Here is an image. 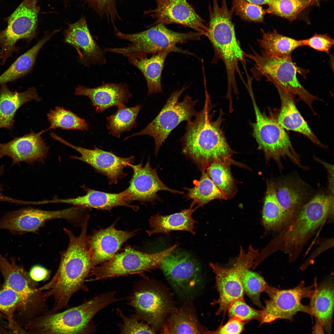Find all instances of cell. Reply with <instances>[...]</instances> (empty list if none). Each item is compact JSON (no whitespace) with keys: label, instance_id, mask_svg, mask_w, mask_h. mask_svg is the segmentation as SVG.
Returning <instances> with one entry per match:
<instances>
[{"label":"cell","instance_id":"6da1fadb","mask_svg":"<svg viewBox=\"0 0 334 334\" xmlns=\"http://www.w3.org/2000/svg\"><path fill=\"white\" fill-rule=\"evenodd\" d=\"M212 108L206 92L203 109L195 118L187 122L186 132L181 139L183 153L194 161L201 171L215 161L242 166L231 158L234 152L229 145L221 128V113L213 120Z\"/></svg>","mask_w":334,"mask_h":334},{"label":"cell","instance_id":"7a4b0ae2","mask_svg":"<svg viewBox=\"0 0 334 334\" xmlns=\"http://www.w3.org/2000/svg\"><path fill=\"white\" fill-rule=\"evenodd\" d=\"M333 195L318 194L302 206L284 229L264 247L266 257L279 250L295 260L308 241L326 220L333 217Z\"/></svg>","mask_w":334,"mask_h":334},{"label":"cell","instance_id":"3957f363","mask_svg":"<svg viewBox=\"0 0 334 334\" xmlns=\"http://www.w3.org/2000/svg\"><path fill=\"white\" fill-rule=\"evenodd\" d=\"M89 251L85 246L73 243L61 252L59 264L49 282L39 288L48 298L52 296L54 304L48 312L60 311L67 306L73 295L79 290L88 291L85 282L92 268Z\"/></svg>","mask_w":334,"mask_h":334},{"label":"cell","instance_id":"277c9868","mask_svg":"<svg viewBox=\"0 0 334 334\" xmlns=\"http://www.w3.org/2000/svg\"><path fill=\"white\" fill-rule=\"evenodd\" d=\"M213 6L209 4V20L205 35L212 44L214 52L212 62L219 60L224 62L226 72L228 92L232 88L237 92L235 74L241 76L238 67L240 62H245L247 54L242 49L236 35L235 25L232 20L233 8L229 9L227 0H212Z\"/></svg>","mask_w":334,"mask_h":334},{"label":"cell","instance_id":"5b68a950","mask_svg":"<svg viewBox=\"0 0 334 334\" xmlns=\"http://www.w3.org/2000/svg\"><path fill=\"white\" fill-rule=\"evenodd\" d=\"M116 291L104 293L78 306L64 311L46 313L25 325L31 333L89 334L96 327L92 321L100 311L122 299L116 298Z\"/></svg>","mask_w":334,"mask_h":334},{"label":"cell","instance_id":"8992f818","mask_svg":"<svg viewBox=\"0 0 334 334\" xmlns=\"http://www.w3.org/2000/svg\"><path fill=\"white\" fill-rule=\"evenodd\" d=\"M149 28L146 30L132 33H124L119 30L116 32V36L119 38L129 41L131 43L123 47L105 48V51L137 59L147 57L148 54H154L167 50L194 55L188 51L178 47L177 45L189 41L200 40L203 35L196 32L186 33L175 32L168 28L162 23Z\"/></svg>","mask_w":334,"mask_h":334},{"label":"cell","instance_id":"52a82bcc","mask_svg":"<svg viewBox=\"0 0 334 334\" xmlns=\"http://www.w3.org/2000/svg\"><path fill=\"white\" fill-rule=\"evenodd\" d=\"M128 300L136 317L156 332L160 330L167 317L176 308L168 290L158 282L147 278L135 282Z\"/></svg>","mask_w":334,"mask_h":334},{"label":"cell","instance_id":"ba28073f","mask_svg":"<svg viewBox=\"0 0 334 334\" xmlns=\"http://www.w3.org/2000/svg\"><path fill=\"white\" fill-rule=\"evenodd\" d=\"M255 110L256 121L252 124L253 135L262 150L267 161L272 159L280 170L283 166L281 158H288L294 164L305 170L300 156L293 148L287 133L273 116L262 113L256 103L252 91L249 92Z\"/></svg>","mask_w":334,"mask_h":334},{"label":"cell","instance_id":"9c48e42d","mask_svg":"<svg viewBox=\"0 0 334 334\" xmlns=\"http://www.w3.org/2000/svg\"><path fill=\"white\" fill-rule=\"evenodd\" d=\"M0 271L4 280V286L14 290L21 300L20 315L24 319L25 324L49 311L48 298L45 292L36 287L37 281L32 280L29 273L14 260L10 262L0 252Z\"/></svg>","mask_w":334,"mask_h":334},{"label":"cell","instance_id":"30bf717a","mask_svg":"<svg viewBox=\"0 0 334 334\" xmlns=\"http://www.w3.org/2000/svg\"><path fill=\"white\" fill-rule=\"evenodd\" d=\"M187 88L185 85L173 92L156 118L144 129L126 137L124 141L135 136H151L154 140L156 155L160 147L172 131L182 122L191 121L192 118L196 117L199 113L195 108L198 100L193 101L191 97L186 95L183 101H179L180 96Z\"/></svg>","mask_w":334,"mask_h":334},{"label":"cell","instance_id":"8fae6325","mask_svg":"<svg viewBox=\"0 0 334 334\" xmlns=\"http://www.w3.org/2000/svg\"><path fill=\"white\" fill-rule=\"evenodd\" d=\"M247 57L254 61L255 65L253 71L259 77L264 76L267 80L276 83L286 91L298 96L312 110V104L317 97L307 91L298 80L297 74L298 73L304 78L309 71L297 66L292 58L270 57L261 53L254 52Z\"/></svg>","mask_w":334,"mask_h":334},{"label":"cell","instance_id":"7c38bea8","mask_svg":"<svg viewBox=\"0 0 334 334\" xmlns=\"http://www.w3.org/2000/svg\"><path fill=\"white\" fill-rule=\"evenodd\" d=\"M178 245L152 254L137 251L130 246L116 254L109 260L93 268L89 277L91 280H99L133 274H141L159 267V263Z\"/></svg>","mask_w":334,"mask_h":334},{"label":"cell","instance_id":"4fadbf2b","mask_svg":"<svg viewBox=\"0 0 334 334\" xmlns=\"http://www.w3.org/2000/svg\"><path fill=\"white\" fill-rule=\"evenodd\" d=\"M259 250L250 245L247 252L240 246L239 255L233 267L223 268L210 262L209 265L215 275L216 289L219 298L212 302V305L218 304L219 307L216 314H224L230 303L234 300L243 298L244 291L243 279L246 272L253 267L258 256Z\"/></svg>","mask_w":334,"mask_h":334},{"label":"cell","instance_id":"5bb4252c","mask_svg":"<svg viewBox=\"0 0 334 334\" xmlns=\"http://www.w3.org/2000/svg\"><path fill=\"white\" fill-rule=\"evenodd\" d=\"M38 0H23L7 18V26L0 31V61L4 65L14 53H19L16 43L20 40L30 42L37 36Z\"/></svg>","mask_w":334,"mask_h":334},{"label":"cell","instance_id":"9a60e30c","mask_svg":"<svg viewBox=\"0 0 334 334\" xmlns=\"http://www.w3.org/2000/svg\"><path fill=\"white\" fill-rule=\"evenodd\" d=\"M174 250L159 267L177 294L186 301L191 300L202 288L201 268L190 255Z\"/></svg>","mask_w":334,"mask_h":334},{"label":"cell","instance_id":"2e32d148","mask_svg":"<svg viewBox=\"0 0 334 334\" xmlns=\"http://www.w3.org/2000/svg\"><path fill=\"white\" fill-rule=\"evenodd\" d=\"M87 209L74 206L56 211H45L28 207L9 212L6 219L10 231L14 234L35 232L47 221L55 219L67 220L75 226L81 227L89 218Z\"/></svg>","mask_w":334,"mask_h":334},{"label":"cell","instance_id":"e0dca14e","mask_svg":"<svg viewBox=\"0 0 334 334\" xmlns=\"http://www.w3.org/2000/svg\"><path fill=\"white\" fill-rule=\"evenodd\" d=\"M316 287L315 284L306 286L303 281L289 289L281 290L269 285L265 292L270 298L265 300V307L261 310L260 324L270 323L278 319L292 320L299 312L311 315L310 307L302 304L301 301L304 298H310Z\"/></svg>","mask_w":334,"mask_h":334},{"label":"cell","instance_id":"ac0fdd59","mask_svg":"<svg viewBox=\"0 0 334 334\" xmlns=\"http://www.w3.org/2000/svg\"><path fill=\"white\" fill-rule=\"evenodd\" d=\"M52 137L55 140L75 149L81 154L80 156H71V158L83 161L91 165L97 172L106 176L110 184H116L125 177L124 168L132 164L134 156L127 158L118 156L112 152L105 151L96 147L92 149L76 146L66 141L54 133Z\"/></svg>","mask_w":334,"mask_h":334},{"label":"cell","instance_id":"d6986e66","mask_svg":"<svg viewBox=\"0 0 334 334\" xmlns=\"http://www.w3.org/2000/svg\"><path fill=\"white\" fill-rule=\"evenodd\" d=\"M156 8L144 11L156 20L148 27L157 24H176L191 28L205 35L208 30L205 20L195 11L187 0H156Z\"/></svg>","mask_w":334,"mask_h":334},{"label":"cell","instance_id":"ffe728a7","mask_svg":"<svg viewBox=\"0 0 334 334\" xmlns=\"http://www.w3.org/2000/svg\"><path fill=\"white\" fill-rule=\"evenodd\" d=\"M133 170L129 186L126 189L129 201L152 202L158 199L157 193L161 191L173 193L182 194L183 192L170 188L158 177L156 169H152L148 160L143 167L142 161L139 164L129 165Z\"/></svg>","mask_w":334,"mask_h":334},{"label":"cell","instance_id":"44dd1931","mask_svg":"<svg viewBox=\"0 0 334 334\" xmlns=\"http://www.w3.org/2000/svg\"><path fill=\"white\" fill-rule=\"evenodd\" d=\"M48 129L36 133L32 131L23 136L15 138L6 143H0V158L11 157L12 166L21 162L32 164L36 161L43 162L47 158L49 148L41 135Z\"/></svg>","mask_w":334,"mask_h":334},{"label":"cell","instance_id":"7402d4cb","mask_svg":"<svg viewBox=\"0 0 334 334\" xmlns=\"http://www.w3.org/2000/svg\"><path fill=\"white\" fill-rule=\"evenodd\" d=\"M64 35V42L75 49L79 62L82 64L89 67L91 65L102 66L106 63L105 52L93 39L84 17L69 24Z\"/></svg>","mask_w":334,"mask_h":334},{"label":"cell","instance_id":"603a6c76","mask_svg":"<svg viewBox=\"0 0 334 334\" xmlns=\"http://www.w3.org/2000/svg\"><path fill=\"white\" fill-rule=\"evenodd\" d=\"M116 223L115 222L107 228L97 230L88 236L93 268L113 258L122 245L138 231L118 230L115 227Z\"/></svg>","mask_w":334,"mask_h":334},{"label":"cell","instance_id":"cb8c5ba5","mask_svg":"<svg viewBox=\"0 0 334 334\" xmlns=\"http://www.w3.org/2000/svg\"><path fill=\"white\" fill-rule=\"evenodd\" d=\"M75 95L85 96L91 100L96 111L101 113L110 107L124 104L132 96L126 83H105L102 81L97 87L90 88L79 85Z\"/></svg>","mask_w":334,"mask_h":334},{"label":"cell","instance_id":"d4e9b609","mask_svg":"<svg viewBox=\"0 0 334 334\" xmlns=\"http://www.w3.org/2000/svg\"><path fill=\"white\" fill-rule=\"evenodd\" d=\"M273 84L277 89L281 101L279 111L275 118L278 123L285 129L299 132L317 145L326 147L316 137L298 110L293 97L294 95L279 84Z\"/></svg>","mask_w":334,"mask_h":334},{"label":"cell","instance_id":"484cf974","mask_svg":"<svg viewBox=\"0 0 334 334\" xmlns=\"http://www.w3.org/2000/svg\"><path fill=\"white\" fill-rule=\"evenodd\" d=\"M208 331L199 321L191 300L169 314L160 330L161 334H207Z\"/></svg>","mask_w":334,"mask_h":334},{"label":"cell","instance_id":"4316f807","mask_svg":"<svg viewBox=\"0 0 334 334\" xmlns=\"http://www.w3.org/2000/svg\"><path fill=\"white\" fill-rule=\"evenodd\" d=\"M6 84L0 85V129L12 130L14 117L18 109L32 100L40 101L42 99L34 87L21 92L10 90Z\"/></svg>","mask_w":334,"mask_h":334},{"label":"cell","instance_id":"83f0119b","mask_svg":"<svg viewBox=\"0 0 334 334\" xmlns=\"http://www.w3.org/2000/svg\"><path fill=\"white\" fill-rule=\"evenodd\" d=\"M193 207L191 205L188 209L169 215L162 216L158 213L152 216L149 220L152 229L147 230V233L149 236L157 233L168 235L172 231L180 230L187 231L194 235L195 224L196 222L192 215L198 208Z\"/></svg>","mask_w":334,"mask_h":334},{"label":"cell","instance_id":"f1b7e54d","mask_svg":"<svg viewBox=\"0 0 334 334\" xmlns=\"http://www.w3.org/2000/svg\"><path fill=\"white\" fill-rule=\"evenodd\" d=\"M334 286L331 280L326 281L316 287L310 298L311 315L316 318V327H323L331 332L334 309Z\"/></svg>","mask_w":334,"mask_h":334},{"label":"cell","instance_id":"f546056e","mask_svg":"<svg viewBox=\"0 0 334 334\" xmlns=\"http://www.w3.org/2000/svg\"><path fill=\"white\" fill-rule=\"evenodd\" d=\"M173 52L167 50L153 54L151 57L137 59L127 57L129 62L139 69L146 81L148 94L162 92L161 77L165 59L168 55Z\"/></svg>","mask_w":334,"mask_h":334},{"label":"cell","instance_id":"4dcf8cb0","mask_svg":"<svg viewBox=\"0 0 334 334\" xmlns=\"http://www.w3.org/2000/svg\"><path fill=\"white\" fill-rule=\"evenodd\" d=\"M86 194L79 196V206L86 208H94L101 210H109L118 206L129 207L137 210L138 207L130 204L126 190L118 193H111L91 189L84 186Z\"/></svg>","mask_w":334,"mask_h":334},{"label":"cell","instance_id":"1f68e13d","mask_svg":"<svg viewBox=\"0 0 334 334\" xmlns=\"http://www.w3.org/2000/svg\"><path fill=\"white\" fill-rule=\"evenodd\" d=\"M262 37L258 40L261 53L279 58H292L291 54L297 48L304 46L302 40H298L278 33L276 29L265 32L261 29Z\"/></svg>","mask_w":334,"mask_h":334},{"label":"cell","instance_id":"d6a6232c","mask_svg":"<svg viewBox=\"0 0 334 334\" xmlns=\"http://www.w3.org/2000/svg\"><path fill=\"white\" fill-rule=\"evenodd\" d=\"M278 201L291 219L296 214L307 196L303 187L297 182L286 179L275 184Z\"/></svg>","mask_w":334,"mask_h":334},{"label":"cell","instance_id":"836d02e7","mask_svg":"<svg viewBox=\"0 0 334 334\" xmlns=\"http://www.w3.org/2000/svg\"><path fill=\"white\" fill-rule=\"evenodd\" d=\"M57 32L55 30L46 34L31 49L17 58L0 75V85L13 82L28 74L33 68L40 49Z\"/></svg>","mask_w":334,"mask_h":334},{"label":"cell","instance_id":"e575fe53","mask_svg":"<svg viewBox=\"0 0 334 334\" xmlns=\"http://www.w3.org/2000/svg\"><path fill=\"white\" fill-rule=\"evenodd\" d=\"M290 220L278 201L274 183L268 180L262 212L264 227L268 230H277L284 227Z\"/></svg>","mask_w":334,"mask_h":334},{"label":"cell","instance_id":"d590c367","mask_svg":"<svg viewBox=\"0 0 334 334\" xmlns=\"http://www.w3.org/2000/svg\"><path fill=\"white\" fill-rule=\"evenodd\" d=\"M202 171L200 179L193 182L194 186L185 188L187 191L186 198L192 200L191 205L194 207L196 205L198 208L215 199H228L226 195L221 191L210 179L206 170Z\"/></svg>","mask_w":334,"mask_h":334},{"label":"cell","instance_id":"8d00e7d4","mask_svg":"<svg viewBox=\"0 0 334 334\" xmlns=\"http://www.w3.org/2000/svg\"><path fill=\"white\" fill-rule=\"evenodd\" d=\"M117 107L116 112L107 117L106 127L109 134L119 138L122 134L131 131L137 126V118L142 105H137L128 107L124 104H120Z\"/></svg>","mask_w":334,"mask_h":334},{"label":"cell","instance_id":"74e56055","mask_svg":"<svg viewBox=\"0 0 334 334\" xmlns=\"http://www.w3.org/2000/svg\"><path fill=\"white\" fill-rule=\"evenodd\" d=\"M47 116L50 124V126L48 129V130L58 128L64 130L82 131H87L89 129V125L84 119L62 107L57 106L54 110H50Z\"/></svg>","mask_w":334,"mask_h":334},{"label":"cell","instance_id":"f35d334b","mask_svg":"<svg viewBox=\"0 0 334 334\" xmlns=\"http://www.w3.org/2000/svg\"><path fill=\"white\" fill-rule=\"evenodd\" d=\"M230 165L220 161L210 164L206 172L216 185L228 197L232 198L237 191L235 181L230 170Z\"/></svg>","mask_w":334,"mask_h":334},{"label":"cell","instance_id":"ab89813d","mask_svg":"<svg viewBox=\"0 0 334 334\" xmlns=\"http://www.w3.org/2000/svg\"><path fill=\"white\" fill-rule=\"evenodd\" d=\"M318 0H273L268 4L267 13L294 20L306 8L316 4Z\"/></svg>","mask_w":334,"mask_h":334},{"label":"cell","instance_id":"60d3db41","mask_svg":"<svg viewBox=\"0 0 334 334\" xmlns=\"http://www.w3.org/2000/svg\"><path fill=\"white\" fill-rule=\"evenodd\" d=\"M244 293L255 305L261 307L260 295L266 292L269 285L263 277L258 273L249 270L246 272L243 279Z\"/></svg>","mask_w":334,"mask_h":334},{"label":"cell","instance_id":"b9f144b4","mask_svg":"<svg viewBox=\"0 0 334 334\" xmlns=\"http://www.w3.org/2000/svg\"><path fill=\"white\" fill-rule=\"evenodd\" d=\"M233 13L245 21L255 23L264 22L266 10L260 5L245 0H232Z\"/></svg>","mask_w":334,"mask_h":334},{"label":"cell","instance_id":"7bdbcfd3","mask_svg":"<svg viewBox=\"0 0 334 334\" xmlns=\"http://www.w3.org/2000/svg\"><path fill=\"white\" fill-rule=\"evenodd\" d=\"M22 307V302L19 295L10 288L3 286L0 290V312L7 317L10 328L14 325L15 311L18 309L20 311Z\"/></svg>","mask_w":334,"mask_h":334},{"label":"cell","instance_id":"ee69618b","mask_svg":"<svg viewBox=\"0 0 334 334\" xmlns=\"http://www.w3.org/2000/svg\"><path fill=\"white\" fill-rule=\"evenodd\" d=\"M99 16L104 18L113 28H116V23L122 19L118 11L117 2L120 0H84Z\"/></svg>","mask_w":334,"mask_h":334},{"label":"cell","instance_id":"f6af8a7d","mask_svg":"<svg viewBox=\"0 0 334 334\" xmlns=\"http://www.w3.org/2000/svg\"><path fill=\"white\" fill-rule=\"evenodd\" d=\"M117 314L122 319V322L118 324L121 334H155L156 331L150 325L139 320L135 315L130 317L125 315L122 310H117Z\"/></svg>","mask_w":334,"mask_h":334},{"label":"cell","instance_id":"bcb514c9","mask_svg":"<svg viewBox=\"0 0 334 334\" xmlns=\"http://www.w3.org/2000/svg\"><path fill=\"white\" fill-rule=\"evenodd\" d=\"M229 319L236 318L243 321L253 319L260 321L261 310L255 309L247 305L243 298L236 299L229 306L227 310Z\"/></svg>","mask_w":334,"mask_h":334},{"label":"cell","instance_id":"7dc6e473","mask_svg":"<svg viewBox=\"0 0 334 334\" xmlns=\"http://www.w3.org/2000/svg\"><path fill=\"white\" fill-rule=\"evenodd\" d=\"M304 46L307 45L318 51L328 53L334 44V40L327 34L315 33L311 37L302 40Z\"/></svg>","mask_w":334,"mask_h":334},{"label":"cell","instance_id":"c3c4849f","mask_svg":"<svg viewBox=\"0 0 334 334\" xmlns=\"http://www.w3.org/2000/svg\"><path fill=\"white\" fill-rule=\"evenodd\" d=\"M245 322L236 318L230 319L228 322L215 331H208L207 334H240L244 329Z\"/></svg>","mask_w":334,"mask_h":334},{"label":"cell","instance_id":"681fc988","mask_svg":"<svg viewBox=\"0 0 334 334\" xmlns=\"http://www.w3.org/2000/svg\"><path fill=\"white\" fill-rule=\"evenodd\" d=\"M50 273L49 270L39 265L33 267L29 273L32 279L36 281L48 280L50 276Z\"/></svg>","mask_w":334,"mask_h":334},{"label":"cell","instance_id":"f907efd6","mask_svg":"<svg viewBox=\"0 0 334 334\" xmlns=\"http://www.w3.org/2000/svg\"><path fill=\"white\" fill-rule=\"evenodd\" d=\"M333 245V239H330L326 240L322 242L321 245L312 254L304 264L303 265L302 268H304L308 265L319 255L325 250L332 247Z\"/></svg>","mask_w":334,"mask_h":334},{"label":"cell","instance_id":"816d5d0a","mask_svg":"<svg viewBox=\"0 0 334 334\" xmlns=\"http://www.w3.org/2000/svg\"><path fill=\"white\" fill-rule=\"evenodd\" d=\"M316 161L321 164L326 168L329 174L328 186L329 189L331 193L333 195L334 192V171L333 165L323 161L322 160L315 158Z\"/></svg>","mask_w":334,"mask_h":334},{"label":"cell","instance_id":"f5cc1de1","mask_svg":"<svg viewBox=\"0 0 334 334\" xmlns=\"http://www.w3.org/2000/svg\"><path fill=\"white\" fill-rule=\"evenodd\" d=\"M250 2L258 5H268L270 4L273 0H245Z\"/></svg>","mask_w":334,"mask_h":334},{"label":"cell","instance_id":"db71d44e","mask_svg":"<svg viewBox=\"0 0 334 334\" xmlns=\"http://www.w3.org/2000/svg\"><path fill=\"white\" fill-rule=\"evenodd\" d=\"M4 170V166L2 165L0 167V178L1 175L3 173ZM2 188L0 185V201H6L7 199V197L3 195L2 194Z\"/></svg>","mask_w":334,"mask_h":334}]
</instances>
